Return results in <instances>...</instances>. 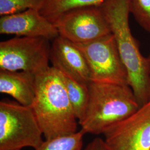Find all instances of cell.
<instances>
[{
    "instance_id": "8992f818",
    "label": "cell",
    "mask_w": 150,
    "mask_h": 150,
    "mask_svg": "<svg viewBox=\"0 0 150 150\" xmlns=\"http://www.w3.org/2000/svg\"><path fill=\"white\" fill-rule=\"evenodd\" d=\"M85 56L91 81L128 85V76L112 33L89 42L75 43Z\"/></svg>"
},
{
    "instance_id": "2e32d148",
    "label": "cell",
    "mask_w": 150,
    "mask_h": 150,
    "mask_svg": "<svg viewBox=\"0 0 150 150\" xmlns=\"http://www.w3.org/2000/svg\"><path fill=\"white\" fill-rule=\"evenodd\" d=\"M130 11L139 25L150 32V0H131Z\"/></svg>"
},
{
    "instance_id": "7a4b0ae2",
    "label": "cell",
    "mask_w": 150,
    "mask_h": 150,
    "mask_svg": "<svg viewBox=\"0 0 150 150\" xmlns=\"http://www.w3.org/2000/svg\"><path fill=\"white\" fill-rule=\"evenodd\" d=\"M36 90L31 107L46 139L76 132L78 120L59 71L50 66L36 75Z\"/></svg>"
},
{
    "instance_id": "52a82bcc",
    "label": "cell",
    "mask_w": 150,
    "mask_h": 150,
    "mask_svg": "<svg viewBox=\"0 0 150 150\" xmlns=\"http://www.w3.org/2000/svg\"><path fill=\"white\" fill-rule=\"evenodd\" d=\"M51 22L60 36L74 43L89 42L111 33L100 6L74 9Z\"/></svg>"
},
{
    "instance_id": "3957f363",
    "label": "cell",
    "mask_w": 150,
    "mask_h": 150,
    "mask_svg": "<svg viewBox=\"0 0 150 150\" xmlns=\"http://www.w3.org/2000/svg\"><path fill=\"white\" fill-rule=\"evenodd\" d=\"M86 113L80 125L83 134H103L138 110L139 102L128 85L91 81Z\"/></svg>"
},
{
    "instance_id": "5b68a950",
    "label": "cell",
    "mask_w": 150,
    "mask_h": 150,
    "mask_svg": "<svg viewBox=\"0 0 150 150\" xmlns=\"http://www.w3.org/2000/svg\"><path fill=\"white\" fill-rule=\"evenodd\" d=\"M42 38L16 37L0 42V70L37 75L49 66L51 45Z\"/></svg>"
},
{
    "instance_id": "e0dca14e",
    "label": "cell",
    "mask_w": 150,
    "mask_h": 150,
    "mask_svg": "<svg viewBox=\"0 0 150 150\" xmlns=\"http://www.w3.org/2000/svg\"><path fill=\"white\" fill-rule=\"evenodd\" d=\"M83 150H109L104 139L96 138L90 142Z\"/></svg>"
},
{
    "instance_id": "d6986e66",
    "label": "cell",
    "mask_w": 150,
    "mask_h": 150,
    "mask_svg": "<svg viewBox=\"0 0 150 150\" xmlns=\"http://www.w3.org/2000/svg\"></svg>"
},
{
    "instance_id": "6da1fadb",
    "label": "cell",
    "mask_w": 150,
    "mask_h": 150,
    "mask_svg": "<svg viewBox=\"0 0 150 150\" xmlns=\"http://www.w3.org/2000/svg\"><path fill=\"white\" fill-rule=\"evenodd\" d=\"M130 4L131 0H107L100 7L117 45L128 84L141 107L150 101V81L146 57L141 53L129 27Z\"/></svg>"
},
{
    "instance_id": "5bb4252c",
    "label": "cell",
    "mask_w": 150,
    "mask_h": 150,
    "mask_svg": "<svg viewBox=\"0 0 150 150\" xmlns=\"http://www.w3.org/2000/svg\"><path fill=\"white\" fill-rule=\"evenodd\" d=\"M83 134L80 131L72 134L46 139L35 150H82Z\"/></svg>"
},
{
    "instance_id": "4fadbf2b",
    "label": "cell",
    "mask_w": 150,
    "mask_h": 150,
    "mask_svg": "<svg viewBox=\"0 0 150 150\" xmlns=\"http://www.w3.org/2000/svg\"><path fill=\"white\" fill-rule=\"evenodd\" d=\"M107 0H46L40 13L51 21L67 11L82 7H100Z\"/></svg>"
},
{
    "instance_id": "ac0fdd59",
    "label": "cell",
    "mask_w": 150,
    "mask_h": 150,
    "mask_svg": "<svg viewBox=\"0 0 150 150\" xmlns=\"http://www.w3.org/2000/svg\"><path fill=\"white\" fill-rule=\"evenodd\" d=\"M147 59V69H148V73L150 81V54L149 55L146 57Z\"/></svg>"
},
{
    "instance_id": "ba28073f",
    "label": "cell",
    "mask_w": 150,
    "mask_h": 150,
    "mask_svg": "<svg viewBox=\"0 0 150 150\" xmlns=\"http://www.w3.org/2000/svg\"><path fill=\"white\" fill-rule=\"evenodd\" d=\"M103 135L109 150H150V101Z\"/></svg>"
},
{
    "instance_id": "8fae6325",
    "label": "cell",
    "mask_w": 150,
    "mask_h": 150,
    "mask_svg": "<svg viewBox=\"0 0 150 150\" xmlns=\"http://www.w3.org/2000/svg\"><path fill=\"white\" fill-rule=\"evenodd\" d=\"M36 75L25 71L0 70V92L23 106H32L36 95Z\"/></svg>"
},
{
    "instance_id": "30bf717a",
    "label": "cell",
    "mask_w": 150,
    "mask_h": 150,
    "mask_svg": "<svg viewBox=\"0 0 150 150\" xmlns=\"http://www.w3.org/2000/svg\"><path fill=\"white\" fill-rule=\"evenodd\" d=\"M0 33L15 35L17 37L45 38L52 41L59 36L54 23L38 10L33 9L1 16Z\"/></svg>"
},
{
    "instance_id": "9c48e42d",
    "label": "cell",
    "mask_w": 150,
    "mask_h": 150,
    "mask_svg": "<svg viewBox=\"0 0 150 150\" xmlns=\"http://www.w3.org/2000/svg\"><path fill=\"white\" fill-rule=\"evenodd\" d=\"M52 67L62 74L88 85L91 74L86 59L75 43L59 36L52 40L50 52Z\"/></svg>"
},
{
    "instance_id": "9a60e30c",
    "label": "cell",
    "mask_w": 150,
    "mask_h": 150,
    "mask_svg": "<svg viewBox=\"0 0 150 150\" xmlns=\"http://www.w3.org/2000/svg\"><path fill=\"white\" fill-rule=\"evenodd\" d=\"M46 0H0V15L15 14L30 9L40 11Z\"/></svg>"
},
{
    "instance_id": "7c38bea8",
    "label": "cell",
    "mask_w": 150,
    "mask_h": 150,
    "mask_svg": "<svg viewBox=\"0 0 150 150\" xmlns=\"http://www.w3.org/2000/svg\"><path fill=\"white\" fill-rule=\"evenodd\" d=\"M61 75L71 105L79 123H80L84 118L88 101V85L80 83L62 74Z\"/></svg>"
},
{
    "instance_id": "277c9868",
    "label": "cell",
    "mask_w": 150,
    "mask_h": 150,
    "mask_svg": "<svg viewBox=\"0 0 150 150\" xmlns=\"http://www.w3.org/2000/svg\"><path fill=\"white\" fill-rule=\"evenodd\" d=\"M42 135L31 106L8 100L0 102V150L36 149L43 142Z\"/></svg>"
}]
</instances>
